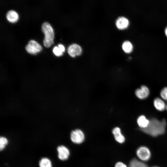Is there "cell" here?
<instances>
[{
  "label": "cell",
  "instance_id": "obj_1",
  "mask_svg": "<svg viewBox=\"0 0 167 167\" xmlns=\"http://www.w3.org/2000/svg\"><path fill=\"white\" fill-rule=\"evenodd\" d=\"M166 125L165 119L160 120L153 118L149 120V124L146 128L141 130L151 136H156L165 133Z\"/></svg>",
  "mask_w": 167,
  "mask_h": 167
},
{
  "label": "cell",
  "instance_id": "obj_2",
  "mask_svg": "<svg viewBox=\"0 0 167 167\" xmlns=\"http://www.w3.org/2000/svg\"><path fill=\"white\" fill-rule=\"evenodd\" d=\"M42 30L45 34V38L43 40L44 45L49 47L54 43V34L53 29L48 23L45 22L42 26Z\"/></svg>",
  "mask_w": 167,
  "mask_h": 167
},
{
  "label": "cell",
  "instance_id": "obj_3",
  "mask_svg": "<svg viewBox=\"0 0 167 167\" xmlns=\"http://www.w3.org/2000/svg\"><path fill=\"white\" fill-rule=\"evenodd\" d=\"M70 138L73 143L80 144L84 141L85 137L84 133L81 130L77 129L71 131Z\"/></svg>",
  "mask_w": 167,
  "mask_h": 167
},
{
  "label": "cell",
  "instance_id": "obj_4",
  "mask_svg": "<svg viewBox=\"0 0 167 167\" xmlns=\"http://www.w3.org/2000/svg\"><path fill=\"white\" fill-rule=\"evenodd\" d=\"M25 49L28 53L32 54H36L41 51L42 48L41 45L36 41L31 40L26 46Z\"/></svg>",
  "mask_w": 167,
  "mask_h": 167
},
{
  "label": "cell",
  "instance_id": "obj_5",
  "mask_svg": "<svg viewBox=\"0 0 167 167\" xmlns=\"http://www.w3.org/2000/svg\"><path fill=\"white\" fill-rule=\"evenodd\" d=\"M136 154L138 157L143 161H147L151 157V152L146 147L141 146L137 150Z\"/></svg>",
  "mask_w": 167,
  "mask_h": 167
},
{
  "label": "cell",
  "instance_id": "obj_6",
  "mask_svg": "<svg viewBox=\"0 0 167 167\" xmlns=\"http://www.w3.org/2000/svg\"><path fill=\"white\" fill-rule=\"evenodd\" d=\"M58 158L61 160L65 161L69 157L70 152L68 149L64 145H60L57 148Z\"/></svg>",
  "mask_w": 167,
  "mask_h": 167
},
{
  "label": "cell",
  "instance_id": "obj_7",
  "mask_svg": "<svg viewBox=\"0 0 167 167\" xmlns=\"http://www.w3.org/2000/svg\"><path fill=\"white\" fill-rule=\"evenodd\" d=\"M135 94L136 96L139 99H144L146 98L149 96V90L147 86L143 85L140 88L136 90Z\"/></svg>",
  "mask_w": 167,
  "mask_h": 167
},
{
  "label": "cell",
  "instance_id": "obj_8",
  "mask_svg": "<svg viewBox=\"0 0 167 167\" xmlns=\"http://www.w3.org/2000/svg\"><path fill=\"white\" fill-rule=\"evenodd\" d=\"M67 51L70 56L72 57H75L76 56L81 54L82 52V49L79 45L73 44L68 47Z\"/></svg>",
  "mask_w": 167,
  "mask_h": 167
},
{
  "label": "cell",
  "instance_id": "obj_9",
  "mask_svg": "<svg viewBox=\"0 0 167 167\" xmlns=\"http://www.w3.org/2000/svg\"><path fill=\"white\" fill-rule=\"evenodd\" d=\"M128 19L124 16L118 17L116 20V25L117 28L120 29H124L126 28L129 25Z\"/></svg>",
  "mask_w": 167,
  "mask_h": 167
},
{
  "label": "cell",
  "instance_id": "obj_10",
  "mask_svg": "<svg viewBox=\"0 0 167 167\" xmlns=\"http://www.w3.org/2000/svg\"><path fill=\"white\" fill-rule=\"evenodd\" d=\"M116 140L120 143H122L125 141V138L121 132L120 129L118 127H115L112 131Z\"/></svg>",
  "mask_w": 167,
  "mask_h": 167
},
{
  "label": "cell",
  "instance_id": "obj_11",
  "mask_svg": "<svg viewBox=\"0 0 167 167\" xmlns=\"http://www.w3.org/2000/svg\"><path fill=\"white\" fill-rule=\"evenodd\" d=\"M153 104L155 108L159 111H163L166 109V105L164 101L160 98H156L154 100Z\"/></svg>",
  "mask_w": 167,
  "mask_h": 167
},
{
  "label": "cell",
  "instance_id": "obj_12",
  "mask_svg": "<svg viewBox=\"0 0 167 167\" xmlns=\"http://www.w3.org/2000/svg\"><path fill=\"white\" fill-rule=\"evenodd\" d=\"M149 120L143 115L140 116L137 118V123L141 129L146 128L148 126Z\"/></svg>",
  "mask_w": 167,
  "mask_h": 167
},
{
  "label": "cell",
  "instance_id": "obj_13",
  "mask_svg": "<svg viewBox=\"0 0 167 167\" xmlns=\"http://www.w3.org/2000/svg\"><path fill=\"white\" fill-rule=\"evenodd\" d=\"M6 18L10 22L15 23L18 20L19 16L17 13L14 10L9 11L6 15Z\"/></svg>",
  "mask_w": 167,
  "mask_h": 167
},
{
  "label": "cell",
  "instance_id": "obj_14",
  "mask_svg": "<svg viewBox=\"0 0 167 167\" xmlns=\"http://www.w3.org/2000/svg\"><path fill=\"white\" fill-rule=\"evenodd\" d=\"M122 48L125 52L129 53L132 51L133 49V46L130 41H124L122 44Z\"/></svg>",
  "mask_w": 167,
  "mask_h": 167
},
{
  "label": "cell",
  "instance_id": "obj_15",
  "mask_svg": "<svg viewBox=\"0 0 167 167\" xmlns=\"http://www.w3.org/2000/svg\"><path fill=\"white\" fill-rule=\"evenodd\" d=\"M39 164L40 167H52L51 161L47 157L42 158L39 161Z\"/></svg>",
  "mask_w": 167,
  "mask_h": 167
},
{
  "label": "cell",
  "instance_id": "obj_16",
  "mask_svg": "<svg viewBox=\"0 0 167 167\" xmlns=\"http://www.w3.org/2000/svg\"><path fill=\"white\" fill-rule=\"evenodd\" d=\"M129 167H148L144 163L136 159H132L130 162Z\"/></svg>",
  "mask_w": 167,
  "mask_h": 167
},
{
  "label": "cell",
  "instance_id": "obj_17",
  "mask_svg": "<svg viewBox=\"0 0 167 167\" xmlns=\"http://www.w3.org/2000/svg\"><path fill=\"white\" fill-rule=\"evenodd\" d=\"M8 143V140L5 137L1 136L0 138V150H3Z\"/></svg>",
  "mask_w": 167,
  "mask_h": 167
},
{
  "label": "cell",
  "instance_id": "obj_18",
  "mask_svg": "<svg viewBox=\"0 0 167 167\" xmlns=\"http://www.w3.org/2000/svg\"><path fill=\"white\" fill-rule=\"evenodd\" d=\"M160 96L163 99L167 101V87H165L162 89L160 92Z\"/></svg>",
  "mask_w": 167,
  "mask_h": 167
},
{
  "label": "cell",
  "instance_id": "obj_19",
  "mask_svg": "<svg viewBox=\"0 0 167 167\" xmlns=\"http://www.w3.org/2000/svg\"><path fill=\"white\" fill-rule=\"evenodd\" d=\"M53 51L54 54L58 56H61L63 54V52L58 46L54 47L53 49Z\"/></svg>",
  "mask_w": 167,
  "mask_h": 167
},
{
  "label": "cell",
  "instance_id": "obj_20",
  "mask_svg": "<svg viewBox=\"0 0 167 167\" xmlns=\"http://www.w3.org/2000/svg\"><path fill=\"white\" fill-rule=\"evenodd\" d=\"M115 167H127V166L123 163L119 162L116 163L115 165Z\"/></svg>",
  "mask_w": 167,
  "mask_h": 167
},
{
  "label": "cell",
  "instance_id": "obj_21",
  "mask_svg": "<svg viewBox=\"0 0 167 167\" xmlns=\"http://www.w3.org/2000/svg\"><path fill=\"white\" fill-rule=\"evenodd\" d=\"M58 47L63 52H64L65 48L63 45L59 44L58 45Z\"/></svg>",
  "mask_w": 167,
  "mask_h": 167
},
{
  "label": "cell",
  "instance_id": "obj_22",
  "mask_svg": "<svg viewBox=\"0 0 167 167\" xmlns=\"http://www.w3.org/2000/svg\"><path fill=\"white\" fill-rule=\"evenodd\" d=\"M165 34L167 36V27H166L165 29Z\"/></svg>",
  "mask_w": 167,
  "mask_h": 167
},
{
  "label": "cell",
  "instance_id": "obj_23",
  "mask_svg": "<svg viewBox=\"0 0 167 167\" xmlns=\"http://www.w3.org/2000/svg\"><path fill=\"white\" fill-rule=\"evenodd\" d=\"M166 109L167 110V103L166 104Z\"/></svg>",
  "mask_w": 167,
  "mask_h": 167
},
{
  "label": "cell",
  "instance_id": "obj_24",
  "mask_svg": "<svg viewBox=\"0 0 167 167\" xmlns=\"http://www.w3.org/2000/svg\"><path fill=\"white\" fill-rule=\"evenodd\" d=\"M158 167V166H154V167Z\"/></svg>",
  "mask_w": 167,
  "mask_h": 167
}]
</instances>
